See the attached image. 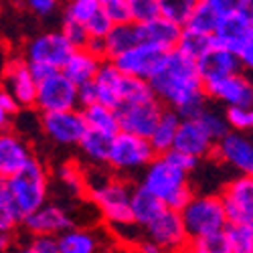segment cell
<instances>
[{"instance_id":"6da1fadb","label":"cell","mask_w":253,"mask_h":253,"mask_svg":"<svg viewBox=\"0 0 253 253\" xmlns=\"http://www.w3.org/2000/svg\"><path fill=\"white\" fill-rule=\"evenodd\" d=\"M148 85L162 108L168 105V110L176 112L180 120H195L205 108H209L197 63L176 49L164 55Z\"/></svg>"},{"instance_id":"7a4b0ae2","label":"cell","mask_w":253,"mask_h":253,"mask_svg":"<svg viewBox=\"0 0 253 253\" xmlns=\"http://www.w3.org/2000/svg\"><path fill=\"white\" fill-rule=\"evenodd\" d=\"M140 186L170 211H180L193 197L188 174L178 170L166 156H154L144 168Z\"/></svg>"},{"instance_id":"3957f363","label":"cell","mask_w":253,"mask_h":253,"mask_svg":"<svg viewBox=\"0 0 253 253\" xmlns=\"http://www.w3.org/2000/svg\"><path fill=\"white\" fill-rule=\"evenodd\" d=\"M85 191L89 193L91 203L99 211V215L114 229L132 225L130 215V195L132 186L120 178H112L97 172H83Z\"/></svg>"},{"instance_id":"277c9868","label":"cell","mask_w":253,"mask_h":253,"mask_svg":"<svg viewBox=\"0 0 253 253\" xmlns=\"http://www.w3.org/2000/svg\"><path fill=\"white\" fill-rule=\"evenodd\" d=\"M6 188L16 213L20 215V219H25L47 203L49 197L47 168L35 158L23 172H18L10 180H6Z\"/></svg>"},{"instance_id":"5b68a950","label":"cell","mask_w":253,"mask_h":253,"mask_svg":"<svg viewBox=\"0 0 253 253\" xmlns=\"http://www.w3.org/2000/svg\"><path fill=\"white\" fill-rule=\"evenodd\" d=\"M178 213L188 239L219 233L229 225L223 203L217 195H193Z\"/></svg>"},{"instance_id":"8992f818","label":"cell","mask_w":253,"mask_h":253,"mask_svg":"<svg viewBox=\"0 0 253 253\" xmlns=\"http://www.w3.org/2000/svg\"><path fill=\"white\" fill-rule=\"evenodd\" d=\"M154 156L156 154L150 148L148 140L126 132H118L110 144L108 164L118 172H138L144 170L154 160Z\"/></svg>"},{"instance_id":"52a82bcc","label":"cell","mask_w":253,"mask_h":253,"mask_svg":"<svg viewBox=\"0 0 253 253\" xmlns=\"http://www.w3.org/2000/svg\"><path fill=\"white\" fill-rule=\"evenodd\" d=\"M35 108L41 112V116L55 114V112L79 110L77 87L61 71H55L49 77L41 79L37 83Z\"/></svg>"},{"instance_id":"ba28073f","label":"cell","mask_w":253,"mask_h":253,"mask_svg":"<svg viewBox=\"0 0 253 253\" xmlns=\"http://www.w3.org/2000/svg\"><path fill=\"white\" fill-rule=\"evenodd\" d=\"M75 49L65 41L59 31L43 33L31 39L25 47V61L29 65H43L53 71H61Z\"/></svg>"},{"instance_id":"9c48e42d","label":"cell","mask_w":253,"mask_h":253,"mask_svg":"<svg viewBox=\"0 0 253 253\" xmlns=\"http://www.w3.org/2000/svg\"><path fill=\"white\" fill-rule=\"evenodd\" d=\"M144 237L158 245L164 253H178L186 249L188 235L184 231L178 211L164 209L148 227H144Z\"/></svg>"},{"instance_id":"30bf717a","label":"cell","mask_w":253,"mask_h":253,"mask_svg":"<svg viewBox=\"0 0 253 253\" xmlns=\"http://www.w3.org/2000/svg\"><path fill=\"white\" fill-rule=\"evenodd\" d=\"M2 91L12 97L18 110L33 108L37 95V81L23 57H10L2 71Z\"/></svg>"},{"instance_id":"8fae6325","label":"cell","mask_w":253,"mask_h":253,"mask_svg":"<svg viewBox=\"0 0 253 253\" xmlns=\"http://www.w3.org/2000/svg\"><path fill=\"white\" fill-rule=\"evenodd\" d=\"M203 87L207 99L221 101L227 108H253V81L243 71L207 81Z\"/></svg>"},{"instance_id":"7c38bea8","label":"cell","mask_w":253,"mask_h":253,"mask_svg":"<svg viewBox=\"0 0 253 253\" xmlns=\"http://www.w3.org/2000/svg\"><path fill=\"white\" fill-rule=\"evenodd\" d=\"M162 112H164V108L156 97L148 99V101L124 105V108L118 110V128H120V132L148 140L152 130L156 128Z\"/></svg>"},{"instance_id":"4fadbf2b","label":"cell","mask_w":253,"mask_h":253,"mask_svg":"<svg viewBox=\"0 0 253 253\" xmlns=\"http://www.w3.org/2000/svg\"><path fill=\"white\" fill-rule=\"evenodd\" d=\"M227 223H253V176L231 178L221 191Z\"/></svg>"},{"instance_id":"5bb4252c","label":"cell","mask_w":253,"mask_h":253,"mask_svg":"<svg viewBox=\"0 0 253 253\" xmlns=\"http://www.w3.org/2000/svg\"><path fill=\"white\" fill-rule=\"evenodd\" d=\"M166 53H160L158 49L150 47V45H136L130 51L122 53L120 57L112 59L110 63L126 77H134L140 81L148 83L152 79V75L158 71L160 63L164 59Z\"/></svg>"},{"instance_id":"9a60e30c","label":"cell","mask_w":253,"mask_h":253,"mask_svg":"<svg viewBox=\"0 0 253 253\" xmlns=\"http://www.w3.org/2000/svg\"><path fill=\"white\" fill-rule=\"evenodd\" d=\"M20 223L25 225V229L33 237H39V235L59 237L65 231L75 227V219L71 217V213L57 203H45L43 207L37 209L29 217H25Z\"/></svg>"},{"instance_id":"2e32d148","label":"cell","mask_w":253,"mask_h":253,"mask_svg":"<svg viewBox=\"0 0 253 253\" xmlns=\"http://www.w3.org/2000/svg\"><path fill=\"white\" fill-rule=\"evenodd\" d=\"M39 126L55 144H61V146H79L83 134L87 132L79 110L43 114Z\"/></svg>"},{"instance_id":"e0dca14e","label":"cell","mask_w":253,"mask_h":253,"mask_svg":"<svg viewBox=\"0 0 253 253\" xmlns=\"http://www.w3.org/2000/svg\"><path fill=\"white\" fill-rule=\"evenodd\" d=\"M35 160L29 142L12 130L0 132V180L6 182Z\"/></svg>"},{"instance_id":"ac0fdd59","label":"cell","mask_w":253,"mask_h":253,"mask_svg":"<svg viewBox=\"0 0 253 253\" xmlns=\"http://www.w3.org/2000/svg\"><path fill=\"white\" fill-rule=\"evenodd\" d=\"M217 158L231 168H235L239 176H253V140L245 134L229 132L215 144Z\"/></svg>"},{"instance_id":"d6986e66","label":"cell","mask_w":253,"mask_h":253,"mask_svg":"<svg viewBox=\"0 0 253 253\" xmlns=\"http://www.w3.org/2000/svg\"><path fill=\"white\" fill-rule=\"evenodd\" d=\"M239 0H195L191 16L182 29L213 37L221 18L237 8Z\"/></svg>"},{"instance_id":"ffe728a7","label":"cell","mask_w":253,"mask_h":253,"mask_svg":"<svg viewBox=\"0 0 253 253\" xmlns=\"http://www.w3.org/2000/svg\"><path fill=\"white\" fill-rule=\"evenodd\" d=\"M249 27H251V20L247 18V14L241 10V0L237 2V8L231 10L229 14H225L221 18V23L213 35L215 39V45L237 55L249 39Z\"/></svg>"},{"instance_id":"44dd1931","label":"cell","mask_w":253,"mask_h":253,"mask_svg":"<svg viewBox=\"0 0 253 253\" xmlns=\"http://www.w3.org/2000/svg\"><path fill=\"white\" fill-rule=\"evenodd\" d=\"M215 140L207 134V130L197 120H180L176 140L172 150L186 154L191 158H197L199 162L215 152Z\"/></svg>"},{"instance_id":"7402d4cb","label":"cell","mask_w":253,"mask_h":253,"mask_svg":"<svg viewBox=\"0 0 253 253\" xmlns=\"http://www.w3.org/2000/svg\"><path fill=\"white\" fill-rule=\"evenodd\" d=\"M197 71H199L203 83H207V81H213V79H221V77L241 73V65H239L237 55L215 45L207 55H203L197 61Z\"/></svg>"},{"instance_id":"603a6c76","label":"cell","mask_w":253,"mask_h":253,"mask_svg":"<svg viewBox=\"0 0 253 253\" xmlns=\"http://www.w3.org/2000/svg\"><path fill=\"white\" fill-rule=\"evenodd\" d=\"M182 29L168 23L166 18L158 16L156 20L148 25H138V37L142 45H150L158 49L160 53H170L176 49L178 39H180Z\"/></svg>"},{"instance_id":"cb8c5ba5","label":"cell","mask_w":253,"mask_h":253,"mask_svg":"<svg viewBox=\"0 0 253 253\" xmlns=\"http://www.w3.org/2000/svg\"><path fill=\"white\" fill-rule=\"evenodd\" d=\"M103 61L105 59L89 53L87 49H75L71 53V57L67 59V63L63 65L61 73L65 75L75 87H81V85H87V83H93Z\"/></svg>"},{"instance_id":"d4e9b609","label":"cell","mask_w":253,"mask_h":253,"mask_svg":"<svg viewBox=\"0 0 253 253\" xmlns=\"http://www.w3.org/2000/svg\"><path fill=\"white\" fill-rule=\"evenodd\" d=\"M120 83H122V73L112 65L110 61H103L95 79H93L97 103L118 112L120 105H122L120 103Z\"/></svg>"},{"instance_id":"484cf974","label":"cell","mask_w":253,"mask_h":253,"mask_svg":"<svg viewBox=\"0 0 253 253\" xmlns=\"http://www.w3.org/2000/svg\"><path fill=\"white\" fill-rule=\"evenodd\" d=\"M164 209L166 207L156 197H152L148 191H144L140 184L132 188V195H130V215H132V223L138 229L148 227L158 215H162Z\"/></svg>"},{"instance_id":"4316f807","label":"cell","mask_w":253,"mask_h":253,"mask_svg":"<svg viewBox=\"0 0 253 253\" xmlns=\"http://www.w3.org/2000/svg\"><path fill=\"white\" fill-rule=\"evenodd\" d=\"M178 126H180V116L172 110L164 108V112H162V116L156 124V128L152 130V134L148 138V144H150V148L154 150L156 156H164V154H168L172 150Z\"/></svg>"},{"instance_id":"83f0119b","label":"cell","mask_w":253,"mask_h":253,"mask_svg":"<svg viewBox=\"0 0 253 253\" xmlns=\"http://www.w3.org/2000/svg\"><path fill=\"white\" fill-rule=\"evenodd\" d=\"M140 45V37H138V25L128 23V25H118L112 27L108 37L103 39V49H105V61H112L120 57L122 53L130 51L132 47Z\"/></svg>"},{"instance_id":"f1b7e54d","label":"cell","mask_w":253,"mask_h":253,"mask_svg":"<svg viewBox=\"0 0 253 253\" xmlns=\"http://www.w3.org/2000/svg\"><path fill=\"white\" fill-rule=\"evenodd\" d=\"M85 122V128L91 132H99L105 136H116L120 132L118 128V112L112 108H105L101 103H91L79 110Z\"/></svg>"},{"instance_id":"f546056e","label":"cell","mask_w":253,"mask_h":253,"mask_svg":"<svg viewBox=\"0 0 253 253\" xmlns=\"http://www.w3.org/2000/svg\"><path fill=\"white\" fill-rule=\"evenodd\" d=\"M59 253H95L97 251V237L87 229L73 227L57 237Z\"/></svg>"},{"instance_id":"4dcf8cb0","label":"cell","mask_w":253,"mask_h":253,"mask_svg":"<svg viewBox=\"0 0 253 253\" xmlns=\"http://www.w3.org/2000/svg\"><path fill=\"white\" fill-rule=\"evenodd\" d=\"M114 136H105L99 132H91L87 130L83 134L81 142H79V148L83 152L91 164L101 166V164H108V154H110V144H112Z\"/></svg>"},{"instance_id":"1f68e13d","label":"cell","mask_w":253,"mask_h":253,"mask_svg":"<svg viewBox=\"0 0 253 253\" xmlns=\"http://www.w3.org/2000/svg\"><path fill=\"white\" fill-rule=\"evenodd\" d=\"M213 47H215V39L213 37L182 29L180 39H178V45H176V51L197 63L203 55H207Z\"/></svg>"},{"instance_id":"d6a6232c","label":"cell","mask_w":253,"mask_h":253,"mask_svg":"<svg viewBox=\"0 0 253 253\" xmlns=\"http://www.w3.org/2000/svg\"><path fill=\"white\" fill-rule=\"evenodd\" d=\"M225 237L231 253H253V223H229Z\"/></svg>"},{"instance_id":"836d02e7","label":"cell","mask_w":253,"mask_h":253,"mask_svg":"<svg viewBox=\"0 0 253 253\" xmlns=\"http://www.w3.org/2000/svg\"><path fill=\"white\" fill-rule=\"evenodd\" d=\"M99 8H101V0H71V2L63 6V20L85 27Z\"/></svg>"},{"instance_id":"e575fe53","label":"cell","mask_w":253,"mask_h":253,"mask_svg":"<svg viewBox=\"0 0 253 253\" xmlns=\"http://www.w3.org/2000/svg\"><path fill=\"white\" fill-rule=\"evenodd\" d=\"M184 251H186V253H231V251H229L227 237H225V231L188 239Z\"/></svg>"},{"instance_id":"d590c367","label":"cell","mask_w":253,"mask_h":253,"mask_svg":"<svg viewBox=\"0 0 253 253\" xmlns=\"http://www.w3.org/2000/svg\"><path fill=\"white\" fill-rule=\"evenodd\" d=\"M160 2V16L176 27H184L191 16L195 0H158Z\"/></svg>"},{"instance_id":"8d00e7d4","label":"cell","mask_w":253,"mask_h":253,"mask_svg":"<svg viewBox=\"0 0 253 253\" xmlns=\"http://www.w3.org/2000/svg\"><path fill=\"white\" fill-rule=\"evenodd\" d=\"M23 221L10 201L6 182L0 180V235H10L16 225Z\"/></svg>"},{"instance_id":"74e56055","label":"cell","mask_w":253,"mask_h":253,"mask_svg":"<svg viewBox=\"0 0 253 253\" xmlns=\"http://www.w3.org/2000/svg\"><path fill=\"white\" fill-rule=\"evenodd\" d=\"M203 128L207 130V134L213 138L215 142H219L223 136H227L231 130H229V126H227V120L221 112L217 110H211V108H205L197 118H195Z\"/></svg>"},{"instance_id":"f35d334b","label":"cell","mask_w":253,"mask_h":253,"mask_svg":"<svg viewBox=\"0 0 253 253\" xmlns=\"http://www.w3.org/2000/svg\"><path fill=\"white\" fill-rule=\"evenodd\" d=\"M130 14L134 25H148L160 16L158 0H130Z\"/></svg>"},{"instance_id":"ab89813d","label":"cell","mask_w":253,"mask_h":253,"mask_svg":"<svg viewBox=\"0 0 253 253\" xmlns=\"http://www.w3.org/2000/svg\"><path fill=\"white\" fill-rule=\"evenodd\" d=\"M223 116L231 132L245 134L253 130V108H227Z\"/></svg>"},{"instance_id":"60d3db41","label":"cell","mask_w":253,"mask_h":253,"mask_svg":"<svg viewBox=\"0 0 253 253\" xmlns=\"http://www.w3.org/2000/svg\"><path fill=\"white\" fill-rule=\"evenodd\" d=\"M101 10L110 18L114 27L132 23L130 14V0H101Z\"/></svg>"},{"instance_id":"b9f144b4","label":"cell","mask_w":253,"mask_h":253,"mask_svg":"<svg viewBox=\"0 0 253 253\" xmlns=\"http://www.w3.org/2000/svg\"><path fill=\"white\" fill-rule=\"evenodd\" d=\"M65 41L73 47V49H85L87 41H89V35L85 31L83 25H77V23H69V20H63L61 23V31H59Z\"/></svg>"},{"instance_id":"7bdbcfd3","label":"cell","mask_w":253,"mask_h":253,"mask_svg":"<svg viewBox=\"0 0 253 253\" xmlns=\"http://www.w3.org/2000/svg\"><path fill=\"white\" fill-rule=\"evenodd\" d=\"M59 178L71 193L85 191V180H83V170H79L77 164H65L59 168Z\"/></svg>"},{"instance_id":"ee69618b","label":"cell","mask_w":253,"mask_h":253,"mask_svg":"<svg viewBox=\"0 0 253 253\" xmlns=\"http://www.w3.org/2000/svg\"><path fill=\"white\" fill-rule=\"evenodd\" d=\"M112 23H110V18L103 14V10L99 8L93 16H91V20L85 25V31H87V35H89V39H97V41H103L105 37H108V33L112 31Z\"/></svg>"},{"instance_id":"f6af8a7d","label":"cell","mask_w":253,"mask_h":253,"mask_svg":"<svg viewBox=\"0 0 253 253\" xmlns=\"http://www.w3.org/2000/svg\"><path fill=\"white\" fill-rule=\"evenodd\" d=\"M18 112V105L12 101L10 95H6L2 89H0V132H4L10 124V118Z\"/></svg>"},{"instance_id":"bcb514c9","label":"cell","mask_w":253,"mask_h":253,"mask_svg":"<svg viewBox=\"0 0 253 253\" xmlns=\"http://www.w3.org/2000/svg\"><path fill=\"white\" fill-rule=\"evenodd\" d=\"M27 8L39 18H49L57 12L59 2L57 0H31V2H27Z\"/></svg>"},{"instance_id":"7dc6e473","label":"cell","mask_w":253,"mask_h":253,"mask_svg":"<svg viewBox=\"0 0 253 253\" xmlns=\"http://www.w3.org/2000/svg\"><path fill=\"white\" fill-rule=\"evenodd\" d=\"M33 253H59V241L57 237H49V235H39L33 237V241L29 243Z\"/></svg>"},{"instance_id":"c3c4849f","label":"cell","mask_w":253,"mask_h":253,"mask_svg":"<svg viewBox=\"0 0 253 253\" xmlns=\"http://www.w3.org/2000/svg\"><path fill=\"white\" fill-rule=\"evenodd\" d=\"M168 160H170L178 170H182V172H186V174H191L195 168L199 166V160L197 158H191V156H186V154H180V152H176V150H170L168 154H164Z\"/></svg>"},{"instance_id":"681fc988","label":"cell","mask_w":253,"mask_h":253,"mask_svg":"<svg viewBox=\"0 0 253 253\" xmlns=\"http://www.w3.org/2000/svg\"><path fill=\"white\" fill-rule=\"evenodd\" d=\"M77 101H79L81 108H85V105H91V103H97L93 83H87V85L77 87Z\"/></svg>"},{"instance_id":"f907efd6","label":"cell","mask_w":253,"mask_h":253,"mask_svg":"<svg viewBox=\"0 0 253 253\" xmlns=\"http://www.w3.org/2000/svg\"><path fill=\"white\" fill-rule=\"evenodd\" d=\"M237 59H239V65H241V71L247 69V71H253V41H247L245 47L237 53Z\"/></svg>"},{"instance_id":"816d5d0a","label":"cell","mask_w":253,"mask_h":253,"mask_svg":"<svg viewBox=\"0 0 253 253\" xmlns=\"http://www.w3.org/2000/svg\"><path fill=\"white\" fill-rule=\"evenodd\" d=\"M134 251H136V253H164L158 245H154L150 239H146V237H140V239L134 243Z\"/></svg>"},{"instance_id":"f5cc1de1","label":"cell","mask_w":253,"mask_h":253,"mask_svg":"<svg viewBox=\"0 0 253 253\" xmlns=\"http://www.w3.org/2000/svg\"><path fill=\"white\" fill-rule=\"evenodd\" d=\"M10 249H12L10 235H0V253H10Z\"/></svg>"},{"instance_id":"db71d44e","label":"cell","mask_w":253,"mask_h":253,"mask_svg":"<svg viewBox=\"0 0 253 253\" xmlns=\"http://www.w3.org/2000/svg\"><path fill=\"white\" fill-rule=\"evenodd\" d=\"M241 10L247 14V18L253 23V0H241Z\"/></svg>"},{"instance_id":"11a10c76","label":"cell","mask_w":253,"mask_h":253,"mask_svg":"<svg viewBox=\"0 0 253 253\" xmlns=\"http://www.w3.org/2000/svg\"><path fill=\"white\" fill-rule=\"evenodd\" d=\"M8 55H6V49L0 45V75H2V71H4V67H6V63H8Z\"/></svg>"},{"instance_id":"9f6ffc18","label":"cell","mask_w":253,"mask_h":253,"mask_svg":"<svg viewBox=\"0 0 253 253\" xmlns=\"http://www.w3.org/2000/svg\"><path fill=\"white\" fill-rule=\"evenodd\" d=\"M10 253H33L29 245H20V247H12Z\"/></svg>"},{"instance_id":"6f0895ef","label":"cell","mask_w":253,"mask_h":253,"mask_svg":"<svg viewBox=\"0 0 253 253\" xmlns=\"http://www.w3.org/2000/svg\"><path fill=\"white\" fill-rule=\"evenodd\" d=\"M249 39L253 41V23H251V27H249Z\"/></svg>"}]
</instances>
